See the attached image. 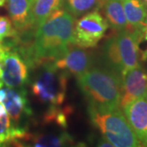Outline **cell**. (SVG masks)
<instances>
[{
  "mask_svg": "<svg viewBox=\"0 0 147 147\" xmlns=\"http://www.w3.org/2000/svg\"><path fill=\"white\" fill-rule=\"evenodd\" d=\"M76 17L65 9L54 11L35 28L33 39L18 42L16 49L29 68L54 62L74 45Z\"/></svg>",
  "mask_w": 147,
  "mask_h": 147,
  "instance_id": "cell-1",
  "label": "cell"
},
{
  "mask_svg": "<svg viewBox=\"0 0 147 147\" xmlns=\"http://www.w3.org/2000/svg\"><path fill=\"white\" fill-rule=\"evenodd\" d=\"M76 78L88 105L105 110L120 109L122 77L119 74L109 68L92 66Z\"/></svg>",
  "mask_w": 147,
  "mask_h": 147,
  "instance_id": "cell-2",
  "label": "cell"
},
{
  "mask_svg": "<svg viewBox=\"0 0 147 147\" xmlns=\"http://www.w3.org/2000/svg\"><path fill=\"white\" fill-rule=\"evenodd\" d=\"M142 39V30L116 32L105 41L103 59L108 68L121 77L129 69L140 65L139 42Z\"/></svg>",
  "mask_w": 147,
  "mask_h": 147,
  "instance_id": "cell-3",
  "label": "cell"
},
{
  "mask_svg": "<svg viewBox=\"0 0 147 147\" xmlns=\"http://www.w3.org/2000/svg\"><path fill=\"white\" fill-rule=\"evenodd\" d=\"M88 113L92 125L115 147L142 146L120 109L105 110L88 105Z\"/></svg>",
  "mask_w": 147,
  "mask_h": 147,
  "instance_id": "cell-4",
  "label": "cell"
},
{
  "mask_svg": "<svg viewBox=\"0 0 147 147\" xmlns=\"http://www.w3.org/2000/svg\"><path fill=\"white\" fill-rule=\"evenodd\" d=\"M40 67L30 85L32 93L49 107L61 105L65 100L69 74L58 69L54 62L42 64Z\"/></svg>",
  "mask_w": 147,
  "mask_h": 147,
  "instance_id": "cell-5",
  "label": "cell"
},
{
  "mask_svg": "<svg viewBox=\"0 0 147 147\" xmlns=\"http://www.w3.org/2000/svg\"><path fill=\"white\" fill-rule=\"evenodd\" d=\"M0 81L8 88H22L29 82V66L12 38L0 42Z\"/></svg>",
  "mask_w": 147,
  "mask_h": 147,
  "instance_id": "cell-6",
  "label": "cell"
},
{
  "mask_svg": "<svg viewBox=\"0 0 147 147\" xmlns=\"http://www.w3.org/2000/svg\"><path fill=\"white\" fill-rule=\"evenodd\" d=\"M109 25L98 11H92L84 14L74 26V45L88 48L97 45L105 36Z\"/></svg>",
  "mask_w": 147,
  "mask_h": 147,
  "instance_id": "cell-7",
  "label": "cell"
},
{
  "mask_svg": "<svg viewBox=\"0 0 147 147\" xmlns=\"http://www.w3.org/2000/svg\"><path fill=\"white\" fill-rule=\"evenodd\" d=\"M0 103L4 106L11 120L16 125H21L25 117L29 118L33 115L31 107L27 98L26 89L22 88H1Z\"/></svg>",
  "mask_w": 147,
  "mask_h": 147,
  "instance_id": "cell-8",
  "label": "cell"
},
{
  "mask_svg": "<svg viewBox=\"0 0 147 147\" xmlns=\"http://www.w3.org/2000/svg\"><path fill=\"white\" fill-rule=\"evenodd\" d=\"M147 96V73L141 65L129 69L122 76V94L119 107Z\"/></svg>",
  "mask_w": 147,
  "mask_h": 147,
  "instance_id": "cell-9",
  "label": "cell"
},
{
  "mask_svg": "<svg viewBox=\"0 0 147 147\" xmlns=\"http://www.w3.org/2000/svg\"><path fill=\"white\" fill-rule=\"evenodd\" d=\"M123 110L141 146H147V96L131 101Z\"/></svg>",
  "mask_w": 147,
  "mask_h": 147,
  "instance_id": "cell-10",
  "label": "cell"
},
{
  "mask_svg": "<svg viewBox=\"0 0 147 147\" xmlns=\"http://www.w3.org/2000/svg\"><path fill=\"white\" fill-rule=\"evenodd\" d=\"M54 64L58 69L78 77L92 66V59L84 47L71 45L65 54L55 61Z\"/></svg>",
  "mask_w": 147,
  "mask_h": 147,
  "instance_id": "cell-11",
  "label": "cell"
},
{
  "mask_svg": "<svg viewBox=\"0 0 147 147\" xmlns=\"http://www.w3.org/2000/svg\"><path fill=\"white\" fill-rule=\"evenodd\" d=\"M29 131L26 127L16 125L0 103V146H22Z\"/></svg>",
  "mask_w": 147,
  "mask_h": 147,
  "instance_id": "cell-12",
  "label": "cell"
},
{
  "mask_svg": "<svg viewBox=\"0 0 147 147\" xmlns=\"http://www.w3.org/2000/svg\"><path fill=\"white\" fill-rule=\"evenodd\" d=\"M74 143V138L67 131L60 133H30L23 143L25 146L34 147H59L72 146Z\"/></svg>",
  "mask_w": 147,
  "mask_h": 147,
  "instance_id": "cell-13",
  "label": "cell"
},
{
  "mask_svg": "<svg viewBox=\"0 0 147 147\" xmlns=\"http://www.w3.org/2000/svg\"><path fill=\"white\" fill-rule=\"evenodd\" d=\"M7 10L13 26L18 32L34 29L30 24V0H7Z\"/></svg>",
  "mask_w": 147,
  "mask_h": 147,
  "instance_id": "cell-14",
  "label": "cell"
},
{
  "mask_svg": "<svg viewBox=\"0 0 147 147\" xmlns=\"http://www.w3.org/2000/svg\"><path fill=\"white\" fill-rule=\"evenodd\" d=\"M103 9L105 20L115 32L128 30V25L121 0H105Z\"/></svg>",
  "mask_w": 147,
  "mask_h": 147,
  "instance_id": "cell-15",
  "label": "cell"
},
{
  "mask_svg": "<svg viewBox=\"0 0 147 147\" xmlns=\"http://www.w3.org/2000/svg\"><path fill=\"white\" fill-rule=\"evenodd\" d=\"M128 25V30L142 29L147 16V6L141 0H121Z\"/></svg>",
  "mask_w": 147,
  "mask_h": 147,
  "instance_id": "cell-16",
  "label": "cell"
},
{
  "mask_svg": "<svg viewBox=\"0 0 147 147\" xmlns=\"http://www.w3.org/2000/svg\"><path fill=\"white\" fill-rule=\"evenodd\" d=\"M65 0H34L30 8V24L35 29L54 11L61 9Z\"/></svg>",
  "mask_w": 147,
  "mask_h": 147,
  "instance_id": "cell-17",
  "label": "cell"
},
{
  "mask_svg": "<svg viewBox=\"0 0 147 147\" xmlns=\"http://www.w3.org/2000/svg\"><path fill=\"white\" fill-rule=\"evenodd\" d=\"M105 0H65V10L74 17L101 9Z\"/></svg>",
  "mask_w": 147,
  "mask_h": 147,
  "instance_id": "cell-18",
  "label": "cell"
},
{
  "mask_svg": "<svg viewBox=\"0 0 147 147\" xmlns=\"http://www.w3.org/2000/svg\"><path fill=\"white\" fill-rule=\"evenodd\" d=\"M73 112V108L70 106H66L63 109L58 108V106L49 107L47 112L43 115V123H55L61 126L64 129L67 127V119L68 116Z\"/></svg>",
  "mask_w": 147,
  "mask_h": 147,
  "instance_id": "cell-19",
  "label": "cell"
},
{
  "mask_svg": "<svg viewBox=\"0 0 147 147\" xmlns=\"http://www.w3.org/2000/svg\"><path fill=\"white\" fill-rule=\"evenodd\" d=\"M18 31L12 26V22L7 16H0V42L5 38H11L17 36Z\"/></svg>",
  "mask_w": 147,
  "mask_h": 147,
  "instance_id": "cell-20",
  "label": "cell"
},
{
  "mask_svg": "<svg viewBox=\"0 0 147 147\" xmlns=\"http://www.w3.org/2000/svg\"><path fill=\"white\" fill-rule=\"evenodd\" d=\"M97 146L100 147H112L113 145L110 143L106 138H105L104 137H100L99 142H97Z\"/></svg>",
  "mask_w": 147,
  "mask_h": 147,
  "instance_id": "cell-21",
  "label": "cell"
},
{
  "mask_svg": "<svg viewBox=\"0 0 147 147\" xmlns=\"http://www.w3.org/2000/svg\"><path fill=\"white\" fill-rule=\"evenodd\" d=\"M142 39L147 41V25H146L142 29Z\"/></svg>",
  "mask_w": 147,
  "mask_h": 147,
  "instance_id": "cell-22",
  "label": "cell"
},
{
  "mask_svg": "<svg viewBox=\"0 0 147 147\" xmlns=\"http://www.w3.org/2000/svg\"><path fill=\"white\" fill-rule=\"evenodd\" d=\"M146 58H147V50L145 52V53H142V60H146Z\"/></svg>",
  "mask_w": 147,
  "mask_h": 147,
  "instance_id": "cell-23",
  "label": "cell"
},
{
  "mask_svg": "<svg viewBox=\"0 0 147 147\" xmlns=\"http://www.w3.org/2000/svg\"><path fill=\"white\" fill-rule=\"evenodd\" d=\"M7 0H0V7H3L5 5Z\"/></svg>",
  "mask_w": 147,
  "mask_h": 147,
  "instance_id": "cell-24",
  "label": "cell"
},
{
  "mask_svg": "<svg viewBox=\"0 0 147 147\" xmlns=\"http://www.w3.org/2000/svg\"><path fill=\"white\" fill-rule=\"evenodd\" d=\"M141 1H142V3H144L145 5L147 6V0H141Z\"/></svg>",
  "mask_w": 147,
  "mask_h": 147,
  "instance_id": "cell-25",
  "label": "cell"
},
{
  "mask_svg": "<svg viewBox=\"0 0 147 147\" xmlns=\"http://www.w3.org/2000/svg\"><path fill=\"white\" fill-rule=\"evenodd\" d=\"M144 24H145V25H147V16H146V19H145Z\"/></svg>",
  "mask_w": 147,
  "mask_h": 147,
  "instance_id": "cell-26",
  "label": "cell"
},
{
  "mask_svg": "<svg viewBox=\"0 0 147 147\" xmlns=\"http://www.w3.org/2000/svg\"><path fill=\"white\" fill-rule=\"evenodd\" d=\"M34 0H30V3H33V2H34Z\"/></svg>",
  "mask_w": 147,
  "mask_h": 147,
  "instance_id": "cell-27",
  "label": "cell"
}]
</instances>
